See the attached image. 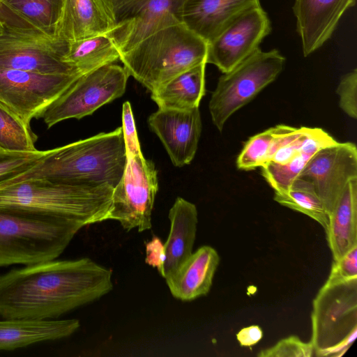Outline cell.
Listing matches in <instances>:
<instances>
[{
    "label": "cell",
    "mask_w": 357,
    "mask_h": 357,
    "mask_svg": "<svg viewBox=\"0 0 357 357\" xmlns=\"http://www.w3.org/2000/svg\"><path fill=\"white\" fill-rule=\"evenodd\" d=\"M121 52L110 34H102L68 42L63 60L81 74L96 70L120 59Z\"/></svg>",
    "instance_id": "24"
},
{
    "label": "cell",
    "mask_w": 357,
    "mask_h": 357,
    "mask_svg": "<svg viewBox=\"0 0 357 357\" xmlns=\"http://www.w3.org/2000/svg\"><path fill=\"white\" fill-rule=\"evenodd\" d=\"M122 126L109 132L47 150L32 167L0 183L1 186L30 179L82 186L114 188L127 163Z\"/></svg>",
    "instance_id": "2"
},
{
    "label": "cell",
    "mask_w": 357,
    "mask_h": 357,
    "mask_svg": "<svg viewBox=\"0 0 357 357\" xmlns=\"http://www.w3.org/2000/svg\"><path fill=\"white\" fill-rule=\"evenodd\" d=\"M3 24L0 21V34L3 32Z\"/></svg>",
    "instance_id": "39"
},
{
    "label": "cell",
    "mask_w": 357,
    "mask_h": 357,
    "mask_svg": "<svg viewBox=\"0 0 357 357\" xmlns=\"http://www.w3.org/2000/svg\"><path fill=\"white\" fill-rule=\"evenodd\" d=\"M307 129L305 127L303 133L294 141L278 149L269 161L286 164L291 160L299 153L300 146Z\"/></svg>",
    "instance_id": "35"
},
{
    "label": "cell",
    "mask_w": 357,
    "mask_h": 357,
    "mask_svg": "<svg viewBox=\"0 0 357 357\" xmlns=\"http://www.w3.org/2000/svg\"><path fill=\"white\" fill-rule=\"evenodd\" d=\"M112 271L89 258L50 260L0 275V317L56 319L109 293Z\"/></svg>",
    "instance_id": "1"
},
{
    "label": "cell",
    "mask_w": 357,
    "mask_h": 357,
    "mask_svg": "<svg viewBox=\"0 0 357 357\" xmlns=\"http://www.w3.org/2000/svg\"><path fill=\"white\" fill-rule=\"evenodd\" d=\"M3 0H0V1L1 2Z\"/></svg>",
    "instance_id": "41"
},
{
    "label": "cell",
    "mask_w": 357,
    "mask_h": 357,
    "mask_svg": "<svg viewBox=\"0 0 357 357\" xmlns=\"http://www.w3.org/2000/svg\"><path fill=\"white\" fill-rule=\"evenodd\" d=\"M2 152H6V151H3L1 149H0V153H2Z\"/></svg>",
    "instance_id": "40"
},
{
    "label": "cell",
    "mask_w": 357,
    "mask_h": 357,
    "mask_svg": "<svg viewBox=\"0 0 357 357\" xmlns=\"http://www.w3.org/2000/svg\"><path fill=\"white\" fill-rule=\"evenodd\" d=\"M162 245L158 239H154L146 245V263L157 268L161 266L163 261Z\"/></svg>",
    "instance_id": "38"
},
{
    "label": "cell",
    "mask_w": 357,
    "mask_h": 357,
    "mask_svg": "<svg viewBox=\"0 0 357 357\" xmlns=\"http://www.w3.org/2000/svg\"><path fill=\"white\" fill-rule=\"evenodd\" d=\"M340 107L349 117L357 118V69L347 73L337 88Z\"/></svg>",
    "instance_id": "32"
},
{
    "label": "cell",
    "mask_w": 357,
    "mask_h": 357,
    "mask_svg": "<svg viewBox=\"0 0 357 357\" xmlns=\"http://www.w3.org/2000/svg\"><path fill=\"white\" fill-rule=\"evenodd\" d=\"M129 75L126 69L110 63L80 75L43 112L40 118L51 128L69 119H80L121 97Z\"/></svg>",
    "instance_id": "8"
},
{
    "label": "cell",
    "mask_w": 357,
    "mask_h": 357,
    "mask_svg": "<svg viewBox=\"0 0 357 357\" xmlns=\"http://www.w3.org/2000/svg\"><path fill=\"white\" fill-rule=\"evenodd\" d=\"M271 31V20L260 4L245 10L208 43L206 63L229 72L258 50Z\"/></svg>",
    "instance_id": "13"
},
{
    "label": "cell",
    "mask_w": 357,
    "mask_h": 357,
    "mask_svg": "<svg viewBox=\"0 0 357 357\" xmlns=\"http://www.w3.org/2000/svg\"><path fill=\"white\" fill-rule=\"evenodd\" d=\"M297 178L311 184L329 215L347 183L357 178L356 145L337 142L320 149Z\"/></svg>",
    "instance_id": "14"
},
{
    "label": "cell",
    "mask_w": 357,
    "mask_h": 357,
    "mask_svg": "<svg viewBox=\"0 0 357 357\" xmlns=\"http://www.w3.org/2000/svg\"><path fill=\"white\" fill-rule=\"evenodd\" d=\"M202 63L151 92L158 108L188 110L199 107L205 94V68Z\"/></svg>",
    "instance_id": "23"
},
{
    "label": "cell",
    "mask_w": 357,
    "mask_h": 357,
    "mask_svg": "<svg viewBox=\"0 0 357 357\" xmlns=\"http://www.w3.org/2000/svg\"><path fill=\"white\" fill-rule=\"evenodd\" d=\"M263 337L262 329L257 325L243 328L236 334V338L241 347H251Z\"/></svg>",
    "instance_id": "37"
},
{
    "label": "cell",
    "mask_w": 357,
    "mask_h": 357,
    "mask_svg": "<svg viewBox=\"0 0 357 357\" xmlns=\"http://www.w3.org/2000/svg\"><path fill=\"white\" fill-rule=\"evenodd\" d=\"M68 42L36 29L3 26L0 34V69L44 74H81L63 60Z\"/></svg>",
    "instance_id": "9"
},
{
    "label": "cell",
    "mask_w": 357,
    "mask_h": 357,
    "mask_svg": "<svg viewBox=\"0 0 357 357\" xmlns=\"http://www.w3.org/2000/svg\"><path fill=\"white\" fill-rule=\"evenodd\" d=\"M1 2L38 30L56 37L63 0H3Z\"/></svg>",
    "instance_id": "26"
},
{
    "label": "cell",
    "mask_w": 357,
    "mask_h": 357,
    "mask_svg": "<svg viewBox=\"0 0 357 357\" xmlns=\"http://www.w3.org/2000/svg\"><path fill=\"white\" fill-rule=\"evenodd\" d=\"M122 128L127 155L142 153L131 105L128 101L122 107Z\"/></svg>",
    "instance_id": "33"
},
{
    "label": "cell",
    "mask_w": 357,
    "mask_h": 357,
    "mask_svg": "<svg viewBox=\"0 0 357 357\" xmlns=\"http://www.w3.org/2000/svg\"><path fill=\"white\" fill-rule=\"evenodd\" d=\"M148 123L174 166L181 167L191 162L202 132L199 107L188 110L158 108L149 116Z\"/></svg>",
    "instance_id": "15"
},
{
    "label": "cell",
    "mask_w": 357,
    "mask_h": 357,
    "mask_svg": "<svg viewBox=\"0 0 357 357\" xmlns=\"http://www.w3.org/2000/svg\"><path fill=\"white\" fill-rule=\"evenodd\" d=\"M47 151L30 153H0V183L32 167Z\"/></svg>",
    "instance_id": "30"
},
{
    "label": "cell",
    "mask_w": 357,
    "mask_h": 357,
    "mask_svg": "<svg viewBox=\"0 0 357 357\" xmlns=\"http://www.w3.org/2000/svg\"><path fill=\"white\" fill-rule=\"evenodd\" d=\"M310 158L299 152L286 164L268 161L261 167V175L274 191L286 190L299 176Z\"/></svg>",
    "instance_id": "28"
},
{
    "label": "cell",
    "mask_w": 357,
    "mask_h": 357,
    "mask_svg": "<svg viewBox=\"0 0 357 357\" xmlns=\"http://www.w3.org/2000/svg\"><path fill=\"white\" fill-rule=\"evenodd\" d=\"M80 326L77 319H7L0 321V351L67 337Z\"/></svg>",
    "instance_id": "21"
},
{
    "label": "cell",
    "mask_w": 357,
    "mask_h": 357,
    "mask_svg": "<svg viewBox=\"0 0 357 357\" xmlns=\"http://www.w3.org/2000/svg\"><path fill=\"white\" fill-rule=\"evenodd\" d=\"M314 349L311 342H304L298 337L291 335L278 342L275 345L261 350L259 357H311Z\"/></svg>",
    "instance_id": "31"
},
{
    "label": "cell",
    "mask_w": 357,
    "mask_h": 357,
    "mask_svg": "<svg viewBox=\"0 0 357 357\" xmlns=\"http://www.w3.org/2000/svg\"><path fill=\"white\" fill-rule=\"evenodd\" d=\"M312 305L310 342L314 355L342 356L357 337V278H328Z\"/></svg>",
    "instance_id": "6"
},
{
    "label": "cell",
    "mask_w": 357,
    "mask_h": 357,
    "mask_svg": "<svg viewBox=\"0 0 357 357\" xmlns=\"http://www.w3.org/2000/svg\"><path fill=\"white\" fill-rule=\"evenodd\" d=\"M123 174L114 188L108 220L119 221L126 231L151 228V213L158 190L154 163L142 153L127 155Z\"/></svg>",
    "instance_id": "10"
},
{
    "label": "cell",
    "mask_w": 357,
    "mask_h": 357,
    "mask_svg": "<svg viewBox=\"0 0 357 357\" xmlns=\"http://www.w3.org/2000/svg\"><path fill=\"white\" fill-rule=\"evenodd\" d=\"M0 21L3 26L19 29H36L0 1Z\"/></svg>",
    "instance_id": "36"
},
{
    "label": "cell",
    "mask_w": 357,
    "mask_h": 357,
    "mask_svg": "<svg viewBox=\"0 0 357 357\" xmlns=\"http://www.w3.org/2000/svg\"><path fill=\"white\" fill-rule=\"evenodd\" d=\"M356 0H295L293 13L302 52L307 56L329 40Z\"/></svg>",
    "instance_id": "16"
},
{
    "label": "cell",
    "mask_w": 357,
    "mask_h": 357,
    "mask_svg": "<svg viewBox=\"0 0 357 357\" xmlns=\"http://www.w3.org/2000/svg\"><path fill=\"white\" fill-rule=\"evenodd\" d=\"M80 75L0 69V102L30 125Z\"/></svg>",
    "instance_id": "11"
},
{
    "label": "cell",
    "mask_w": 357,
    "mask_h": 357,
    "mask_svg": "<svg viewBox=\"0 0 357 357\" xmlns=\"http://www.w3.org/2000/svg\"><path fill=\"white\" fill-rule=\"evenodd\" d=\"M38 136L17 114L0 102V149L6 152L30 153L38 151Z\"/></svg>",
    "instance_id": "27"
},
{
    "label": "cell",
    "mask_w": 357,
    "mask_h": 357,
    "mask_svg": "<svg viewBox=\"0 0 357 357\" xmlns=\"http://www.w3.org/2000/svg\"><path fill=\"white\" fill-rule=\"evenodd\" d=\"M325 231L333 261L357 245V178L347 183L329 213Z\"/></svg>",
    "instance_id": "22"
},
{
    "label": "cell",
    "mask_w": 357,
    "mask_h": 357,
    "mask_svg": "<svg viewBox=\"0 0 357 357\" xmlns=\"http://www.w3.org/2000/svg\"><path fill=\"white\" fill-rule=\"evenodd\" d=\"M170 230L162 245L163 261L158 268L165 278L172 275L192 253L198 223L196 206L177 197L169 211Z\"/></svg>",
    "instance_id": "18"
},
{
    "label": "cell",
    "mask_w": 357,
    "mask_h": 357,
    "mask_svg": "<svg viewBox=\"0 0 357 357\" xmlns=\"http://www.w3.org/2000/svg\"><path fill=\"white\" fill-rule=\"evenodd\" d=\"M328 278L336 280L357 278V245L340 259L333 261Z\"/></svg>",
    "instance_id": "34"
},
{
    "label": "cell",
    "mask_w": 357,
    "mask_h": 357,
    "mask_svg": "<svg viewBox=\"0 0 357 357\" xmlns=\"http://www.w3.org/2000/svg\"><path fill=\"white\" fill-rule=\"evenodd\" d=\"M82 225L0 208V267L56 259Z\"/></svg>",
    "instance_id": "5"
},
{
    "label": "cell",
    "mask_w": 357,
    "mask_h": 357,
    "mask_svg": "<svg viewBox=\"0 0 357 357\" xmlns=\"http://www.w3.org/2000/svg\"><path fill=\"white\" fill-rule=\"evenodd\" d=\"M208 43L182 22L161 27L120 56L129 76L151 92L180 73L206 63Z\"/></svg>",
    "instance_id": "4"
},
{
    "label": "cell",
    "mask_w": 357,
    "mask_h": 357,
    "mask_svg": "<svg viewBox=\"0 0 357 357\" xmlns=\"http://www.w3.org/2000/svg\"><path fill=\"white\" fill-rule=\"evenodd\" d=\"M284 63L285 58L278 50L259 48L220 77L208 104L212 121L219 131L234 112L276 79Z\"/></svg>",
    "instance_id": "7"
},
{
    "label": "cell",
    "mask_w": 357,
    "mask_h": 357,
    "mask_svg": "<svg viewBox=\"0 0 357 357\" xmlns=\"http://www.w3.org/2000/svg\"><path fill=\"white\" fill-rule=\"evenodd\" d=\"M258 4L259 0H186L181 21L208 43L238 15Z\"/></svg>",
    "instance_id": "19"
},
{
    "label": "cell",
    "mask_w": 357,
    "mask_h": 357,
    "mask_svg": "<svg viewBox=\"0 0 357 357\" xmlns=\"http://www.w3.org/2000/svg\"><path fill=\"white\" fill-rule=\"evenodd\" d=\"M114 23L105 0H63L55 36L66 42L111 34Z\"/></svg>",
    "instance_id": "17"
},
{
    "label": "cell",
    "mask_w": 357,
    "mask_h": 357,
    "mask_svg": "<svg viewBox=\"0 0 357 357\" xmlns=\"http://www.w3.org/2000/svg\"><path fill=\"white\" fill-rule=\"evenodd\" d=\"M275 134L272 127L251 137L244 144L236 160L238 169L249 171L267 162L268 154Z\"/></svg>",
    "instance_id": "29"
},
{
    "label": "cell",
    "mask_w": 357,
    "mask_h": 357,
    "mask_svg": "<svg viewBox=\"0 0 357 357\" xmlns=\"http://www.w3.org/2000/svg\"><path fill=\"white\" fill-rule=\"evenodd\" d=\"M219 262L220 257L213 248H199L172 275L165 279L172 295L189 301L207 294Z\"/></svg>",
    "instance_id": "20"
},
{
    "label": "cell",
    "mask_w": 357,
    "mask_h": 357,
    "mask_svg": "<svg viewBox=\"0 0 357 357\" xmlns=\"http://www.w3.org/2000/svg\"><path fill=\"white\" fill-rule=\"evenodd\" d=\"M114 23L110 34L121 54L167 25L181 21L186 0H105Z\"/></svg>",
    "instance_id": "12"
},
{
    "label": "cell",
    "mask_w": 357,
    "mask_h": 357,
    "mask_svg": "<svg viewBox=\"0 0 357 357\" xmlns=\"http://www.w3.org/2000/svg\"><path fill=\"white\" fill-rule=\"evenodd\" d=\"M273 199L280 204L312 218L326 231L328 213L310 183L296 178L286 190L275 191Z\"/></svg>",
    "instance_id": "25"
},
{
    "label": "cell",
    "mask_w": 357,
    "mask_h": 357,
    "mask_svg": "<svg viewBox=\"0 0 357 357\" xmlns=\"http://www.w3.org/2000/svg\"><path fill=\"white\" fill-rule=\"evenodd\" d=\"M113 188L82 186L45 179L0 187V208L77 222L83 227L108 220Z\"/></svg>",
    "instance_id": "3"
}]
</instances>
